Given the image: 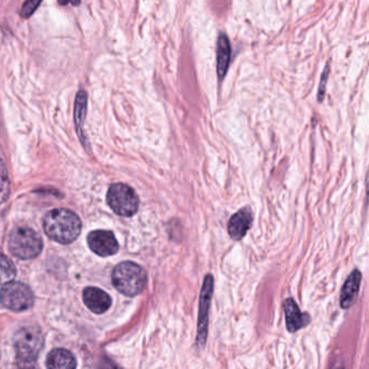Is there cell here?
I'll return each mask as SVG.
<instances>
[{"instance_id": "6da1fadb", "label": "cell", "mask_w": 369, "mask_h": 369, "mask_svg": "<svg viewBox=\"0 0 369 369\" xmlns=\"http://www.w3.org/2000/svg\"><path fill=\"white\" fill-rule=\"evenodd\" d=\"M44 229L51 239L60 244H70L80 236L82 221L75 213L66 208H57L47 213Z\"/></svg>"}, {"instance_id": "7a4b0ae2", "label": "cell", "mask_w": 369, "mask_h": 369, "mask_svg": "<svg viewBox=\"0 0 369 369\" xmlns=\"http://www.w3.org/2000/svg\"><path fill=\"white\" fill-rule=\"evenodd\" d=\"M112 280L119 292L128 297H135L144 290L147 276L142 266L131 261H125L114 269Z\"/></svg>"}, {"instance_id": "3957f363", "label": "cell", "mask_w": 369, "mask_h": 369, "mask_svg": "<svg viewBox=\"0 0 369 369\" xmlns=\"http://www.w3.org/2000/svg\"><path fill=\"white\" fill-rule=\"evenodd\" d=\"M40 235L29 227H17L9 236V249L11 254L22 260L34 259L43 250Z\"/></svg>"}, {"instance_id": "277c9868", "label": "cell", "mask_w": 369, "mask_h": 369, "mask_svg": "<svg viewBox=\"0 0 369 369\" xmlns=\"http://www.w3.org/2000/svg\"><path fill=\"white\" fill-rule=\"evenodd\" d=\"M44 345V336L37 327L20 329L15 337L17 360L24 364L34 363Z\"/></svg>"}, {"instance_id": "5b68a950", "label": "cell", "mask_w": 369, "mask_h": 369, "mask_svg": "<svg viewBox=\"0 0 369 369\" xmlns=\"http://www.w3.org/2000/svg\"><path fill=\"white\" fill-rule=\"evenodd\" d=\"M107 204L117 215L131 217L138 211L139 198L130 186L116 183L107 192Z\"/></svg>"}, {"instance_id": "8992f818", "label": "cell", "mask_w": 369, "mask_h": 369, "mask_svg": "<svg viewBox=\"0 0 369 369\" xmlns=\"http://www.w3.org/2000/svg\"><path fill=\"white\" fill-rule=\"evenodd\" d=\"M0 302L11 311H27L34 304V294L27 285L10 282L0 290Z\"/></svg>"}, {"instance_id": "52a82bcc", "label": "cell", "mask_w": 369, "mask_h": 369, "mask_svg": "<svg viewBox=\"0 0 369 369\" xmlns=\"http://www.w3.org/2000/svg\"><path fill=\"white\" fill-rule=\"evenodd\" d=\"M213 276H206L204 280L203 289L200 294L199 314H198L197 343L203 345L207 336L208 312H209L210 300L213 296Z\"/></svg>"}, {"instance_id": "ba28073f", "label": "cell", "mask_w": 369, "mask_h": 369, "mask_svg": "<svg viewBox=\"0 0 369 369\" xmlns=\"http://www.w3.org/2000/svg\"><path fill=\"white\" fill-rule=\"evenodd\" d=\"M88 245L94 254L101 257H109L119 251V243L113 233L110 231H93L88 235Z\"/></svg>"}, {"instance_id": "9c48e42d", "label": "cell", "mask_w": 369, "mask_h": 369, "mask_svg": "<svg viewBox=\"0 0 369 369\" xmlns=\"http://www.w3.org/2000/svg\"><path fill=\"white\" fill-rule=\"evenodd\" d=\"M253 213L249 207L243 208L229 219L227 231L232 239L241 241L253 225Z\"/></svg>"}, {"instance_id": "30bf717a", "label": "cell", "mask_w": 369, "mask_h": 369, "mask_svg": "<svg viewBox=\"0 0 369 369\" xmlns=\"http://www.w3.org/2000/svg\"><path fill=\"white\" fill-rule=\"evenodd\" d=\"M283 307L286 315V325L289 333H296L311 322L309 314L302 313L294 299L289 298L285 300Z\"/></svg>"}, {"instance_id": "8fae6325", "label": "cell", "mask_w": 369, "mask_h": 369, "mask_svg": "<svg viewBox=\"0 0 369 369\" xmlns=\"http://www.w3.org/2000/svg\"><path fill=\"white\" fill-rule=\"evenodd\" d=\"M84 302L88 309L96 314L107 312L112 306L109 294L97 287H88L84 290Z\"/></svg>"}, {"instance_id": "7c38bea8", "label": "cell", "mask_w": 369, "mask_h": 369, "mask_svg": "<svg viewBox=\"0 0 369 369\" xmlns=\"http://www.w3.org/2000/svg\"><path fill=\"white\" fill-rule=\"evenodd\" d=\"M361 280H362V274L357 270L353 271L351 276L345 280L340 297V306L342 309L347 310L354 304L360 289Z\"/></svg>"}, {"instance_id": "4fadbf2b", "label": "cell", "mask_w": 369, "mask_h": 369, "mask_svg": "<svg viewBox=\"0 0 369 369\" xmlns=\"http://www.w3.org/2000/svg\"><path fill=\"white\" fill-rule=\"evenodd\" d=\"M77 366L75 356L66 349L51 351L47 357V367L54 369H73Z\"/></svg>"}, {"instance_id": "5bb4252c", "label": "cell", "mask_w": 369, "mask_h": 369, "mask_svg": "<svg viewBox=\"0 0 369 369\" xmlns=\"http://www.w3.org/2000/svg\"><path fill=\"white\" fill-rule=\"evenodd\" d=\"M217 70L220 78H223L229 70L231 61V45L225 34L220 35L218 40Z\"/></svg>"}, {"instance_id": "9a60e30c", "label": "cell", "mask_w": 369, "mask_h": 369, "mask_svg": "<svg viewBox=\"0 0 369 369\" xmlns=\"http://www.w3.org/2000/svg\"><path fill=\"white\" fill-rule=\"evenodd\" d=\"M87 93L84 90H80L76 96L75 110H74L76 128H77V133L80 137H82V125L85 121L86 114H87Z\"/></svg>"}, {"instance_id": "2e32d148", "label": "cell", "mask_w": 369, "mask_h": 369, "mask_svg": "<svg viewBox=\"0 0 369 369\" xmlns=\"http://www.w3.org/2000/svg\"><path fill=\"white\" fill-rule=\"evenodd\" d=\"M17 276V269L13 261L0 254V285H5L7 283L13 282Z\"/></svg>"}, {"instance_id": "e0dca14e", "label": "cell", "mask_w": 369, "mask_h": 369, "mask_svg": "<svg viewBox=\"0 0 369 369\" xmlns=\"http://www.w3.org/2000/svg\"><path fill=\"white\" fill-rule=\"evenodd\" d=\"M10 192L9 176L3 160H0V203H3Z\"/></svg>"}, {"instance_id": "ac0fdd59", "label": "cell", "mask_w": 369, "mask_h": 369, "mask_svg": "<svg viewBox=\"0 0 369 369\" xmlns=\"http://www.w3.org/2000/svg\"><path fill=\"white\" fill-rule=\"evenodd\" d=\"M43 0H27L22 7L21 15L24 19H29V17L34 15L35 11L38 9Z\"/></svg>"}, {"instance_id": "d6986e66", "label": "cell", "mask_w": 369, "mask_h": 369, "mask_svg": "<svg viewBox=\"0 0 369 369\" xmlns=\"http://www.w3.org/2000/svg\"><path fill=\"white\" fill-rule=\"evenodd\" d=\"M327 76H329V66L325 68V72H324L323 77H322L321 86H319V100H323L324 92H325V84L327 82Z\"/></svg>"}, {"instance_id": "ffe728a7", "label": "cell", "mask_w": 369, "mask_h": 369, "mask_svg": "<svg viewBox=\"0 0 369 369\" xmlns=\"http://www.w3.org/2000/svg\"><path fill=\"white\" fill-rule=\"evenodd\" d=\"M68 3H70V0H59V3H60V5L66 6L68 5Z\"/></svg>"}]
</instances>
